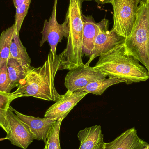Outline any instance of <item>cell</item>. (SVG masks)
Here are the masks:
<instances>
[{
  "label": "cell",
  "instance_id": "obj_5",
  "mask_svg": "<svg viewBox=\"0 0 149 149\" xmlns=\"http://www.w3.org/2000/svg\"><path fill=\"white\" fill-rule=\"evenodd\" d=\"M140 2V0H112L113 26L111 30L127 38L134 27Z\"/></svg>",
  "mask_w": 149,
  "mask_h": 149
},
{
  "label": "cell",
  "instance_id": "obj_21",
  "mask_svg": "<svg viewBox=\"0 0 149 149\" xmlns=\"http://www.w3.org/2000/svg\"><path fill=\"white\" fill-rule=\"evenodd\" d=\"M63 120V118L58 119L52 125L47 137V149H61L60 130L61 124Z\"/></svg>",
  "mask_w": 149,
  "mask_h": 149
},
{
  "label": "cell",
  "instance_id": "obj_16",
  "mask_svg": "<svg viewBox=\"0 0 149 149\" xmlns=\"http://www.w3.org/2000/svg\"><path fill=\"white\" fill-rule=\"evenodd\" d=\"M122 82H125V81L118 78H104L90 82L86 86L78 89L76 92H84L87 93L101 95L109 87Z\"/></svg>",
  "mask_w": 149,
  "mask_h": 149
},
{
  "label": "cell",
  "instance_id": "obj_8",
  "mask_svg": "<svg viewBox=\"0 0 149 149\" xmlns=\"http://www.w3.org/2000/svg\"><path fill=\"white\" fill-rule=\"evenodd\" d=\"M109 21L104 18V22L95 41L94 46L86 64L89 65L96 58L109 51L116 46L125 42L126 38L113 31H109Z\"/></svg>",
  "mask_w": 149,
  "mask_h": 149
},
{
  "label": "cell",
  "instance_id": "obj_6",
  "mask_svg": "<svg viewBox=\"0 0 149 149\" xmlns=\"http://www.w3.org/2000/svg\"><path fill=\"white\" fill-rule=\"evenodd\" d=\"M57 2L58 0H55L51 16L48 21H45L41 32L42 37L40 42V46L42 47L47 41L50 47V52L53 55H56L57 46L58 43L62 42L64 37L67 38L68 34L65 22L61 24L57 20Z\"/></svg>",
  "mask_w": 149,
  "mask_h": 149
},
{
  "label": "cell",
  "instance_id": "obj_15",
  "mask_svg": "<svg viewBox=\"0 0 149 149\" xmlns=\"http://www.w3.org/2000/svg\"><path fill=\"white\" fill-rule=\"evenodd\" d=\"M9 58L16 60L24 69L29 70L31 67V59L29 56L26 48L23 45L19 35L16 32L11 42Z\"/></svg>",
  "mask_w": 149,
  "mask_h": 149
},
{
  "label": "cell",
  "instance_id": "obj_17",
  "mask_svg": "<svg viewBox=\"0 0 149 149\" xmlns=\"http://www.w3.org/2000/svg\"><path fill=\"white\" fill-rule=\"evenodd\" d=\"M9 79L8 93H10L11 90L19 86L20 81L23 79L28 70L24 69L16 60L9 58L7 63Z\"/></svg>",
  "mask_w": 149,
  "mask_h": 149
},
{
  "label": "cell",
  "instance_id": "obj_13",
  "mask_svg": "<svg viewBox=\"0 0 149 149\" xmlns=\"http://www.w3.org/2000/svg\"><path fill=\"white\" fill-rule=\"evenodd\" d=\"M83 19L82 52L86 56H90L94 46L95 38L103 24L104 18L98 23L95 21L92 15H83Z\"/></svg>",
  "mask_w": 149,
  "mask_h": 149
},
{
  "label": "cell",
  "instance_id": "obj_24",
  "mask_svg": "<svg viewBox=\"0 0 149 149\" xmlns=\"http://www.w3.org/2000/svg\"><path fill=\"white\" fill-rule=\"evenodd\" d=\"M149 148V144H148L146 147H144V148L142 149H148Z\"/></svg>",
  "mask_w": 149,
  "mask_h": 149
},
{
  "label": "cell",
  "instance_id": "obj_9",
  "mask_svg": "<svg viewBox=\"0 0 149 149\" xmlns=\"http://www.w3.org/2000/svg\"><path fill=\"white\" fill-rule=\"evenodd\" d=\"M69 71L65 77L64 85L68 90L72 92L86 86L90 82L107 77L86 64Z\"/></svg>",
  "mask_w": 149,
  "mask_h": 149
},
{
  "label": "cell",
  "instance_id": "obj_14",
  "mask_svg": "<svg viewBox=\"0 0 149 149\" xmlns=\"http://www.w3.org/2000/svg\"><path fill=\"white\" fill-rule=\"evenodd\" d=\"M78 138L80 142L79 149H104L105 143L100 125L86 127L79 131Z\"/></svg>",
  "mask_w": 149,
  "mask_h": 149
},
{
  "label": "cell",
  "instance_id": "obj_25",
  "mask_svg": "<svg viewBox=\"0 0 149 149\" xmlns=\"http://www.w3.org/2000/svg\"><path fill=\"white\" fill-rule=\"evenodd\" d=\"M140 1H145L149 3V0H140Z\"/></svg>",
  "mask_w": 149,
  "mask_h": 149
},
{
  "label": "cell",
  "instance_id": "obj_12",
  "mask_svg": "<svg viewBox=\"0 0 149 149\" xmlns=\"http://www.w3.org/2000/svg\"><path fill=\"white\" fill-rule=\"evenodd\" d=\"M148 143L141 139L135 128L128 129L113 141L105 143L104 149H142Z\"/></svg>",
  "mask_w": 149,
  "mask_h": 149
},
{
  "label": "cell",
  "instance_id": "obj_19",
  "mask_svg": "<svg viewBox=\"0 0 149 149\" xmlns=\"http://www.w3.org/2000/svg\"><path fill=\"white\" fill-rule=\"evenodd\" d=\"M18 96L10 93L0 92V127L6 133L9 132V124L7 119V112L11 102Z\"/></svg>",
  "mask_w": 149,
  "mask_h": 149
},
{
  "label": "cell",
  "instance_id": "obj_23",
  "mask_svg": "<svg viewBox=\"0 0 149 149\" xmlns=\"http://www.w3.org/2000/svg\"><path fill=\"white\" fill-rule=\"evenodd\" d=\"M83 1H90L92 0H83ZM99 4H104L107 3H111L112 0H94Z\"/></svg>",
  "mask_w": 149,
  "mask_h": 149
},
{
  "label": "cell",
  "instance_id": "obj_20",
  "mask_svg": "<svg viewBox=\"0 0 149 149\" xmlns=\"http://www.w3.org/2000/svg\"><path fill=\"white\" fill-rule=\"evenodd\" d=\"M14 6L16 8L15 16V26L16 32L19 35L22 24L25 17L28 14V10L31 0H12Z\"/></svg>",
  "mask_w": 149,
  "mask_h": 149
},
{
  "label": "cell",
  "instance_id": "obj_22",
  "mask_svg": "<svg viewBox=\"0 0 149 149\" xmlns=\"http://www.w3.org/2000/svg\"><path fill=\"white\" fill-rule=\"evenodd\" d=\"M9 85V79L6 63L0 68V92L8 93Z\"/></svg>",
  "mask_w": 149,
  "mask_h": 149
},
{
  "label": "cell",
  "instance_id": "obj_7",
  "mask_svg": "<svg viewBox=\"0 0 149 149\" xmlns=\"http://www.w3.org/2000/svg\"><path fill=\"white\" fill-rule=\"evenodd\" d=\"M9 132L5 139L10 141L15 146L27 149L35 138L27 125L19 119L13 112L10 106L7 112Z\"/></svg>",
  "mask_w": 149,
  "mask_h": 149
},
{
  "label": "cell",
  "instance_id": "obj_2",
  "mask_svg": "<svg viewBox=\"0 0 149 149\" xmlns=\"http://www.w3.org/2000/svg\"><path fill=\"white\" fill-rule=\"evenodd\" d=\"M124 43L99 56L94 70L107 77L123 80L127 85L148 80V70L126 52Z\"/></svg>",
  "mask_w": 149,
  "mask_h": 149
},
{
  "label": "cell",
  "instance_id": "obj_11",
  "mask_svg": "<svg viewBox=\"0 0 149 149\" xmlns=\"http://www.w3.org/2000/svg\"><path fill=\"white\" fill-rule=\"evenodd\" d=\"M10 107L19 119L27 125L35 139L43 141L45 144L47 143L49 132L56 120L45 117L40 118L26 115L17 111L11 106Z\"/></svg>",
  "mask_w": 149,
  "mask_h": 149
},
{
  "label": "cell",
  "instance_id": "obj_1",
  "mask_svg": "<svg viewBox=\"0 0 149 149\" xmlns=\"http://www.w3.org/2000/svg\"><path fill=\"white\" fill-rule=\"evenodd\" d=\"M63 53L53 55L50 52L42 66H31L20 81L13 94L22 97L32 96L38 99L56 102L62 97L56 89L55 79L58 70H61Z\"/></svg>",
  "mask_w": 149,
  "mask_h": 149
},
{
  "label": "cell",
  "instance_id": "obj_18",
  "mask_svg": "<svg viewBox=\"0 0 149 149\" xmlns=\"http://www.w3.org/2000/svg\"><path fill=\"white\" fill-rule=\"evenodd\" d=\"M16 32L15 24L2 32L0 36V68L9 59L11 42Z\"/></svg>",
  "mask_w": 149,
  "mask_h": 149
},
{
  "label": "cell",
  "instance_id": "obj_3",
  "mask_svg": "<svg viewBox=\"0 0 149 149\" xmlns=\"http://www.w3.org/2000/svg\"><path fill=\"white\" fill-rule=\"evenodd\" d=\"M83 0H70L65 22L67 29V43L63 52L61 70H70L84 65L82 60L83 30Z\"/></svg>",
  "mask_w": 149,
  "mask_h": 149
},
{
  "label": "cell",
  "instance_id": "obj_27",
  "mask_svg": "<svg viewBox=\"0 0 149 149\" xmlns=\"http://www.w3.org/2000/svg\"><path fill=\"white\" fill-rule=\"evenodd\" d=\"M148 149H149V148Z\"/></svg>",
  "mask_w": 149,
  "mask_h": 149
},
{
  "label": "cell",
  "instance_id": "obj_10",
  "mask_svg": "<svg viewBox=\"0 0 149 149\" xmlns=\"http://www.w3.org/2000/svg\"><path fill=\"white\" fill-rule=\"evenodd\" d=\"M87 93L84 92H72L68 90L65 94L49 107L45 114V118L55 119L65 118L68 114L84 98Z\"/></svg>",
  "mask_w": 149,
  "mask_h": 149
},
{
  "label": "cell",
  "instance_id": "obj_26",
  "mask_svg": "<svg viewBox=\"0 0 149 149\" xmlns=\"http://www.w3.org/2000/svg\"><path fill=\"white\" fill-rule=\"evenodd\" d=\"M47 148H48V145H47V143H45V146L44 149H47Z\"/></svg>",
  "mask_w": 149,
  "mask_h": 149
},
{
  "label": "cell",
  "instance_id": "obj_4",
  "mask_svg": "<svg viewBox=\"0 0 149 149\" xmlns=\"http://www.w3.org/2000/svg\"><path fill=\"white\" fill-rule=\"evenodd\" d=\"M136 17L124 47L126 52L137 59L149 73V3L140 1Z\"/></svg>",
  "mask_w": 149,
  "mask_h": 149
}]
</instances>
